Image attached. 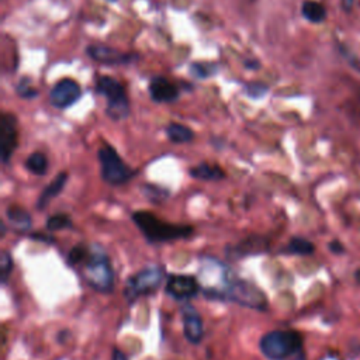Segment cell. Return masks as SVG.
<instances>
[{
    "label": "cell",
    "mask_w": 360,
    "mask_h": 360,
    "mask_svg": "<svg viewBox=\"0 0 360 360\" xmlns=\"http://www.w3.org/2000/svg\"><path fill=\"white\" fill-rule=\"evenodd\" d=\"M133 220L151 244L169 242L187 238L193 234V226L165 222L148 211H137L133 215Z\"/></svg>",
    "instance_id": "1"
},
{
    "label": "cell",
    "mask_w": 360,
    "mask_h": 360,
    "mask_svg": "<svg viewBox=\"0 0 360 360\" xmlns=\"http://www.w3.org/2000/svg\"><path fill=\"white\" fill-rule=\"evenodd\" d=\"M87 284L99 293H110L114 288V272L107 255L99 248H90L79 265Z\"/></svg>",
    "instance_id": "2"
},
{
    "label": "cell",
    "mask_w": 360,
    "mask_h": 360,
    "mask_svg": "<svg viewBox=\"0 0 360 360\" xmlns=\"http://www.w3.org/2000/svg\"><path fill=\"white\" fill-rule=\"evenodd\" d=\"M259 346L269 360H284L301 350L303 338L296 331H273L260 339Z\"/></svg>",
    "instance_id": "3"
},
{
    "label": "cell",
    "mask_w": 360,
    "mask_h": 360,
    "mask_svg": "<svg viewBox=\"0 0 360 360\" xmlns=\"http://www.w3.org/2000/svg\"><path fill=\"white\" fill-rule=\"evenodd\" d=\"M96 90L107 99V116L116 121L129 114V102L124 86L112 76H102L96 82Z\"/></svg>",
    "instance_id": "4"
},
{
    "label": "cell",
    "mask_w": 360,
    "mask_h": 360,
    "mask_svg": "<svg viewBox=\"0 0 360 360\" xmlns=\"http://www.w3.org/2000/svg\"><path fill=\"white\" fill-rule=\"evenodd\" d=\"M99 160L102 165V178L109 184H124L136 175V172L127 165L117 151L110 145H105L99 149Z\"/></svg>",
    "instance_id": "5"
},
{
    "label": "cell",
    "mask_w": 360,
    "mask_h": 360,
    "mask_svg": "<svg viewBox=\"0 0 360 360\" xmlns=\"http://www.w3.org/2000/svg\"><path fill=\"white\" fill-rule=\"evenodd\" d=\"M162 279H163V272L160 268L152 266L141 271L140 273H137L127 282V287L124 291L127 300L129 303H133L140 296L155 291L159 287Z\"/></svg>",
    "instance_id": "6"
},
{
    "label": "cell",
    "mask_w": 360,
    "mask_h": 360,
    "mask_svg": "<svg viewBox=\"0 0 360 360\" xmlns=\"http://www.w3.org/2000/svg\"><path fill=\"white\" fill-rule=\"evenodd\" d=\"M228 300H234L242 306L253 307V308L266 307L264 293H262L259 288H256V286H253L252 283L240 279L234 280L230 294H228Z\"/></svg>",
    "instance_id": "7"
},
{
    "label": "cell",
    "mask_w": 360,
    "mask_h": 360,
    "mask_svg": "<svg viewBox=\"0 0 360 360\" xmlns=\"http://www.w3.org/2000/svg\"><path fill=\"white\" fill-rule=\"evenodd\" d=\"M82 96V90L78 82L65 78L59 81L50 93V102L56 109H67L75 105Z\"/></svg>",
    "instance_id": "8"
},
{
    "label": "cell",
    "mask_w": 360,
    "mask_h": 360,
    "mask_svg": "<svg viewBox=\"0 0 360 360\" xmlns=\"http://www.w3.org/2000/svg\"><path fill=\"white\" fill-rule=\"evenodd\" d=\"M17 118L10 113H5L0 120V149L5 165L17 148Z\"/></svg>",
    "instance_id": "9"
},
{
    "label": "cell",
    "mask_w": 360,
    "mask_h": 360,
    "mask_svg": "<svg viewBox=\"0 0 360 360\" xmlns=\"http://www.w3.org/2000/svg\"><path fill=\"white\" fill-rule=\"evenodd\" d=\"M198 279L189 275H171L167 284V293L176 300H187L200 291Z\"/></svg>",
    "instance_id": "10"
},
{
    "label": "cell",
    "mask_w": 360,
    "mask_h": 360,
    "mask_svg": "<svg viewBox=\"0 0 360 360\" xmlns=\"http://www.w3.org/2000/svg\"><path fill=\"white\" fill-rule=\"evenodd\" d=\"M182 318L186 339L194 345L200 343L204 337V326L199 313L191 306H184L182 308Z\"/></svg>",
    "instance_id": "11"
},
{
    "label": "cell",
    "mask_w": 360,
    "mask_h": 360,
    "mask_svg": "<svg viewBox=\"0 0 360 360\" xmlns=\"http://www.w3.org/2000/svg\"><path fill=\"white\" fill-rule=\"evenodd\" d=\"M89 58L103 65H124L136 59L133 54H124L106 45H90L86 50Z\"/></svg>",
    "instance_id": "12"
},
{
    "label": "cell",
    "mask_w": 360,
    "mask_h": 360,
    "mask_svg": "<svg viewBox=\"0 0 360 360\" xmlns=\"http://www.w3.org/2000/svg\"><path fill=\"white\" fill-rule=\"evenodd\" d=\"M149 94L156 103H172L179 97V87L163 76H156L149 83Z\"/></svg>",
    "instance_id": "13"
},
{
    "label": "cell",
    "mask_w": 360,
    "mask_h": 360,
    "mask_svg": "<svg viewBox=\"0 0 360 360\" xmlns=\"http://www.w3.org/2000/svg\"><path fill=\"white\" fill-rule=\"evenodd\" d=\"M67 180H68V173H65V172L59 173V175L43 190V193H41V195H40V199H39V203H37V207H39L40 210L45 209V207L51 203V200H54V199L56 198V195L62 191V189H63L65 183H67Z\"/></svg>",
    "instance_id": "14"
},
{
    "label": "cell",
    "mask_w": 360,
    "mask_h": 360,
    "mask_svg": "<svg viewBox=\"0 0 360 360\" xmlns=\"http://www.w3.org/2000/svg\"><path fill=\"white\" fill-rule=\"evenodd\" d=\"M6 215L14 231L24 233L31 228V215L21 207H9Z\"/></svg>",
    "instance_id": "15"
},
{
    "label": "cell",
    "mask_w": 360,
    "mask_h": 360,
    "mask_svg": "<svg viewBox=\"0 0 360 360\" xmlns=\"http://www.w3.org/2000/svg\"><path fill=\"white\" fill-rule=\"evenodd\" d=\"M190 176L194 179H200V180H221L225 178V173L217 165L200 163V165L190 169Z\"/></svg>",
    "instance_id": "16"
},
{
    "label": "cell",
    "mask_w": 360,
    "mask_h": 360,
    "mask_svg": "<svg viewBox=\"0 0 360 360\" xmlns=\"http://www.w3.org/2000/svg\"><path fill=\"white\" fill-rule=\"evenodd\" d=\"M167 134L173 144H186L194 138L193 131L189 127L178 123H172L168 125Z\"/></svg>",
    "instance_id": "17"
},
{
    "label": "cell",
    "mask_w": 360,
    "mask_h": 360,
    "mask_svg": "<svg viewBox=\"0 0 360 360\" xmlns=\"http://www.w3.org/2000/svg\"><path fill=\"white\" fill-rule=\"evenodd\" d=\"M25 168L28 172L37 176H43L48 171V159L41 152L31 153L25 160Z\"/></svg>",
    "instance_id": "18"
},
{
    "label": "cell",
    "mask_w": 360,
    "mask_h": 360,
    "mask_svg": "<svg viewBox=\"0 0 360 360\" xmlns=\"http://www.w3.org/2000/svg\"><path fill=\"white\" fill-rule=\"evenodd\" d=\"M301 13L311 23H322L326 17L325 8L314 0H306L301 6Z\"/></svg>",
    "instance_id": "19"
},
{
    "label": "cell",
    "mask_w": 360,
    "mask_h": 360,
    "mask_svg": "<svg viewBox=\"0 0 360 360\" xmlns=\"http://www.w3.org/2000/svg\"><path fill=\"white\" fill-rule=\"evenodd\" d=\"M287 252L293 255H311L314 245L304 238H293L287 246Z\"/></svg>",
    "instance_id": "20"
},
{
    "label": "cell",
    "mask_w": 360,
    "mask_h": 360,
    "mask_svg": "<svg viewBox=\"0 0 360 360\" xmlns=\"http://www.w3.org/2000/svg\"><path fill=\"white\" fill-rule=\"evenodd\" d=\"M215 72V67L206 62H194L190 65V74L198 79H207Z\"/></svg>",
    "instance_id": "21"
},
{
    "label": "cell",
    "mask_w": 360,
    "mask_h": 360,
    "mask_svg": "<svg viewBox=\"0 0 360 360\" xmlns=\"http://www.w3.org/2000/svg\"><path fill=\"white\" fill-rule=\"evenodd\" d=\"M71 218L67 214H56L48 218L47 221V230L48 231H59L63 230V228L71 226Z\"/></svg>",
    "instance_id": "22"
},
{
    "label": "cell",
    "mask_w": 360,
    "mask_h": 360,
    "mask_svg": "<svg viewBox=\"0 0 360 360\" xmlns=\"http://www.w3.org/2000/svg\"><path fill=\"white\" fill-rule=\"evenodd\" d=\"M13 271V259L9 255V252L2 253V259H0V276H2V283L6 284L8 279Z\"/></svg>",
    "instance_id": "23"
},
{
    "label": "cell",
    "mask_w": 360,
    "mask_h": 360,
    "mask_svg": "<svg viewBox=\"0 0 360 360\" xmlns=\"http://www.w3.org/2000/svg\"><path fill=\"white\" fill-rule=\"evenodd\" d=\"M245 90H246V93H248L251 97H253V99H259V97H264V96L268 93L269 87H268L265 83L253 82V83H248V85L245 86Z\"/></svg>",
    "instance_id": "24"
},
{
    "label": "cell",
    "mask_w": 360,
    "mask_h": 360,
    "mask_svg": "<svg viewBox=\"0 0 360 360\" xmlns=\"http://www.w3.org/2000/svg\"><path fill=\"white\" fill-rule=\"evenodd\" d=\"M17 93L19 96H21L23 99H32V97H37L39 96V92L34 89L28 86V82L27 81H21V83L17 86Z\"/></svg>",
    "instance_id": "25"
},
{
    "label": "cell",
    "mask_w": 360,
    "mask_h": 360,
    "mask_svg": "<svg viewBox=\"0 0 360 360\" xmlns=\"http://www.w3.org/2000/svg\"><path fill=\"white\" fill-rule=\"evenodd\" d=\"M245 67L248 70H259L260 62L256 61V59H248V61H245Z\"/></svg>",
    "instance_id": "26"
},
{
    "label": "cell",
    "mask_w": 360,
    "mask_h": 360,
    "mask_svg": "<svg viewBox=\"0 0 360 360\" xmlns=\"http://www.w3.org/2000/svg\"><path fill=\"white\" fill-rule=\"evenodd\" d=\"M113 360H128V359H127V356L121 350L114 349L113 350Z\"/></svg>",
    "instance_id": "27"
},
{
    "label": "cell",
    "mask_w": 360,
    "mask_h": 360,
    "mask_svg": "<svg viewBox=\"0 0 360 360\" xmlns=\"http://www.w3.org/2000/svg\"><path fill=\"white\" fill-rule=\"evenodd\" d=\"M342 6H343L345 10L349 12L352 9V6H353V0H342Z\"/></svg>",
    "instance_id": "28"
},
{
    "label": "cell",
    "mask_w": 360,
    "mask_h": 360,
    "mask_svg": "<svg viewBox=\"0 0 360 360\" xmlns=\"http://www.w3.org/2000/svg\"><path fill=\"white\" fill-rule=\"evenodd\" d=\"M331 249H332L335 253H341V252L343 251V248H342L338 242H332V244H331Z\"/></svg>",
    "instance_id": "29"
},
{
    "label": "cell",
    "mask_w": 360,
    "mask_h": 360,
    "mask_svg": "<svg viewBox=\"0 0 360 360\" xmlns=\"http://www.w3.org/2000/svg\"><path fill=\"white\" fill-rule=\"evenodd\" d=\"M293 360H306V356H304L301 352H299V353L296 354V357H294Z\"/></svg>",
    "instance_id": "30"
},
{
    "label": "cell",
    "mask_w": 360,
    "mask_h": 360,
    "mask_svg": "<svg viewBox=\"0 0 360 360\" xmlns=\"http://www.w3.org/2000/svg\"><path fill=\"white\" fill-rule=\"evenodd\" d=\"M354 277H356V280L360 283V269H359V271L354 273Z\"/></svg>",
    "instance_id": "31"
},
{
    "label": "cell",
    "mask_w": 360,
    "mask_h": 360,
    "mask_svg": "<svg viewBox=\"0 0 360 360\" xmlns=\"http://www.w3.org/2000/svg\"><path fill=\"white\" fill-rule=\"evenodd\" d=\"M107 2H117V0H107Z\"/></svg>",
    "instance_id": "32"
}]
</instances>
